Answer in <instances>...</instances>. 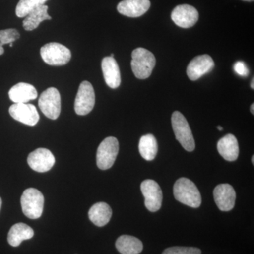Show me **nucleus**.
Instances as JSON below:
<instances>
[{"mask_svg":"<svg viewBox=\"0 0 254 254\" xmlns=\"http://www.w3.org/2000/svg\"><path fill=\"white\" fill-rule=\"evenodd\" d=\"M176 200L191 208H197L201 204V195L199 190L193 182L185 177L179 179L173 188Z\"/></svg>","mask_w":254,"mask_h":254,"instance_id":"obj_1","label":"nucleus"},{"mask_svg":"<svg viewBox=\"0 0 254 254\" xmlns=\"http://www.w3.org/2000/svg\"><path fill=\"white\" fill-rule=\"evenodd\" d=\"M131 69L138 79L149 77L156 64L154 55L145 48H138L131 54Z\"/></svg>","mask_w":254,"mask_h":254,"instance_id":"obj_2","label":"nucleus"},{"mask_svg":"<svg viewBox=\"0 0 254 254\" xmlns=\"http://www.w3.org/2000/svg\"><path fill=\"white\" fill-rule=\"evenodd\" d=\"M44 196L40 190L34 188L27 189L21 198L23 213L27 218L35 220L41 216L44 207Z\"/></svg>","mask_w":254,"mask_h":254,"instance_id":"obj_3","label":"nucleus"},{"mask_svg":"<svg viewBox=\"0 0 254 254\" xmlns=\"http://www.w3.org/2000/svg\"><path fill=\"white\" fill-rule=\"evenodd\" d=\"M172 126L177 141L189 152L195 149V141L193 133L187 119L181 113L175 111L172 115Z\"/></svg>","mask_w":254,"mask_h":254,"instance_id":"obj_4","label":"nucleus"},{"mask_svg":"<svg viewBox=\"0 0 254 254\" xmlns=\"http://www.w3.org/2000/svg\"><path fill=\"white\" fill-rule=\"evenodd\" d=\"M119 153V142L115 137L110 136L101 142L97 150V165L100 170L111 168Z\"/></svg>","mask_w":254,"mask_h":254,"instance_id":"obj_5","label":"nucleus"},{"mask_svg":"<svg viewBox=\"0 0 254 254\" xmlns=\"http://www.w3.org/2000/svg\"><path fill=\"white\" fill-rule=\"evenodd\" d=\"M42 59L51 66H63L70 61L71 53L66 46L58 43H50L42 47Z\"/></svg>","mask_w":254,"mask_h":254,"instance_id":"obj_6","label":"nucleus"},{"mask_svg":"<svg viewBox=\"0 0 254 254\" xmlns=\"http://www.w3.org/2000/svg\"><path fill=\"white\" fill-rule=\"evenodd\" d=\"M38 105L47 118L57 120L61 113V96L55 88H49L40 96Z\"/></svg>","mask_w":254,"mask_h":254,"instance_id":"obj_7","label":"nucleus"},{"mask_svg":"<svg viewBox=\"0 0 254 254\" xmlns=\"http://www.w3.org/2000/svg\"><path fill=\"white\" fill-rule=\"evenodd\" d=\"M95 103V91L91 83L86 81L82 82L75 99V112L82 116L88 115L94 108Z\"/></svg>","mask_w":254,"mask_h":254,"instance_id":"obj_8","label":"nucleus"},{"mask_svg":"<svg viewBox=\"0 0 254 254\" xmlns=\"http://www.w3.org/2000/svg\"><path fill=\"white\" fill-rule=\"evenodd\" d=\"M141 190L145 198V205L150 212L160 210L163 201V193L156 182L146 180L142 182Z\"/></svg>","mask_w":254,"mask_h":254,"instance_id":"obj_9","label":"nucleus"},{"mask_svg":"<svg viewBox=\"0 0 254 254\" xmlns=\"http://www.w3.org/2000/svg\"><path fill=\"white\" fill-rule=\"evenodd\" d=\"M9 112L11 118L28 126H35L40 120L36 107L32 104L14 103L10 107Z\"/></svg>","mask_w":254,"mask_h":254,"instance_id":"obj_10","label":"nucleus"},{"mask_svg":"<svg viewBox=\"0 0 254 254\" xmlns=\"http://www.w3.org/2000/svg\"><path fill=\"white\" fill-rule=\"evenodd\" d=\"M55 158L50 150L40 148L28 155V164L30 168L38 173H46L54 166Z\"/></svg>","mask_w":254,"mask_h":254,"instance_id":"obj_11","label":"nucleus"},{"mask_svg":"<svg viewBox=\"0 0 254 254\" xmlns=\"http://www.w3.org/2000/svg\"><path fill=\"white\" fill-rule=\"evenodd\" d=\"M198 11L189 4L179 5L173 9L171 18L179 27L189 28L194 26L198 20Z\"/></svg>","mask_w":254,"mask_h":254,"instance_id":"obj_12","label":"nucleus"},{"mask_svg":"<svg viewBox=\"0 0 254 254\" xmlns=\"http://www.w3.org/2000/svg\"><path fill=\"white\" fill-rule=\"evenodd\" d=\"M214 66L215 63L210 55H199L195 57L189 64L187 69V76L191 81H196L203 75L210 72Z\"/></svg>","mask_w":254,"mask_h":254,"instance_id":"obj_13","label":"nucleus"},{"mask_svg":"<svg viewBox=\"0 0 254 254\" xmlns=\"http://www.w3.org/2000/svg\"><path fill=\"white\" fill-rule=\"evenodd\" d=\"M213 196L217 206L222 211H230L235 207L236 192L229 184H222L215 187Z\"/></svg>","mask_w":254,"mask_h":254,"instance_id":"obj_14","label":"nucleus"},{"mask_svg":"<svg viewBox=\"0 0 254 254\" xmlns=\"http://www.w3.org/2000/svg\"><path fill=\"white\" fill-rule=\"evenodd\" d=\"M150 7V0H123L118 5L120 14L128 17H140Z\"/></svg>","mask_w":254,"mask_h":254,"instance_id":"obj_15","label":"nucleus"},{"mask_svg":"<svg viewBox=\"0 0 254 254\" xmlns=\"http://www.w3.org/2000/svg\"><path fill=\"white\" fill-rule=\"evenodd\" d=\"M102 70L105 83L110 88L115 89L121 83L120 67L115 58L106 57L102 61Z\"/></svg>","mask_w":254,"mask_h":254,"instance_id":"obj_16","label":"nucleus"},{"mask_svg":"<svg viewBox=\"0 0 254 254\" xmlns=\"http://www.w3.org/2000/svg\"><path fill=\"white\" fill-rule=\"evenodd\" d=\"M9 96L14 103H27L30 100L36 99L38 92L29 83H18L9 90Z\"/></svg>","mask_w":254,"mask_h":254,"instance_id":"obj_17","label":"nucleus"},{"mask_svg":"<svg viewBox=\"0 0 254 254\" xmlns=\"http://www.w3.org/2000/svg\"><path fill=\"white\" fill-rule=\"evenodd\" d=\"M217 148L220 155L227 161H235L239 156L240 148L236 137L227 134L218 141Z\"/></svg>","mask_w":254,"mask_h":254,"instance_id":"obj_18","label":"nucleus"},{"mask_svg":"<svg viewBox=\"0 0 254 254\" xmlns=\"http://www.w3.org/2000/svg\"><path fill=\"white\" fill-rule=\"evenodd\" d=\"M113 211L108 203L104 202L95 203L88 211V218L94 225L103 227L110 222Z\"/></svg>","mask_w":254,"mask_h":254,"instance_id":"obj_19","label":"nucleus"},{"mask_svg":"<svg viewBox=\"0 0 254 254\" xmlns=\"http://www.w3.org/2000/svg\"><path fill=\"white\" fill-rule=\"evenodd\" d=\"M34 235V231L31 227L24 223L15 224L10 229L7 240L10 245L16 247L24 240H30Z\"/></svg>","mask_w":254,"mask_h":254,"instance_id":"obj_20","label":"nucleus"},{"mask_svg":"<svg viewBox=\"0 0 254 254\" xmlns=\"http://www.w3.org/2000/svg\"><path fill=\"white\" fill-rule=\"evenodd\" d=\"M48 6L43 4L30 12L23 21L24 29L28 31H33L36 29L43 21L51 20V16L48 14Z\"/></svg>","mask_w":254,"mask_h":254,"instance_id":"obj_21","label":"nucleus"},{"mask_svg":"<svg viewBox=\"0 0 254 254\" xmlns=\"http://www.w3.org/2000/svg\"><path fill=\"white\" fill-rule=\"evenodd\" d=\"M117 250L122 254H139L143 250V243L136 237L123 235L115 243Z\"/></svg>","mask_w":254,"mask_h":254,"instance_id":"obj_22","label":"nucleus"},{"mask_svg":"<svg viewBox=\"0 0 254 254\" xmlns=\"http://www.w3.org/2000/svg\"><path fill=\"white\" fill-rule=\"evenodd\" d=\"M138 149L142 158L148 161L153 160L158 153V143L156 138L152 134L142 136L138 144Z\"/></svg>","mask_w":254,"mask_h":254,"instance_id":"obj_23","label":"nucleus"},{"mask_svg":"<svg viewBox=\"0 0 254 254\" xmlns=\"http://www.w3.org/2000/svg\"><path fill=\"white\" fill-rule=\"evenodd\" d=\"M48 0H20L16 8L18 17L23 18L38 6L45 4Z\"/></svg>","mask_w":254,"mask_h":254,"instance_id":"obj_24","label":"nucleus"},{"mask_svg":"<svg viewBox=\"0 0 254 254\" xmlns=\"http://www.w3.org/2000/svg\"><path fill=\"white\" fill-rule=\"evenodd\" d=\"M20 38V34L17 30L14 28L1 30L0 31V55L4 54V49L3 46L14 43Z\"/></svg>","mask_w":254,"mask_h":254,"instance_id":"obj_25","label":"nucleus"},{"mask_svg":"<svg viewBox=\"0 0 254 254\" xmlns=\"http://www.w3.org/2000/svg\"><path fill=\"white\" fill-rule=\"evenodd\" d=\"M201 251L194 247H174L166 249L163 254H200Z\"/></svg>","mask_w":254,"mask_h":254,"instance_id":"obj_26","label":"nucleus"},{"mask_svg":"<svg viewBox=\"0 0 254 254\" xmlns=\"http://www.w3.org/2000/svg\"><path fill=\"white\" fill-rule=\"evenodd\" d=\"M234 69L237 74L241 76H247L250 73L249 68L243 62H237L234 66Z\"/></svg>","mask_w":254,"mask_h":254,"instance_id":"obj_27","label":"nucleus"},{"mask_svg":"<svg viewBox=\"0 0 254 254\" xmlns=\"http://www.w3.org/2000/svg\"><path fill=\"white\" fill-rule=\"evenodd\" d=\"M250 110H251V113H252V115H254V103H253V104L252 105V106H251Z\"/></svg>","mask_w":254,"mask_h":254,"instance_id":"obj_28","label":"nucleus"},{"mask_svg":"<svg viewBox=\"0 0 254 254\" xmlns=\"http://www.w3.org/2000/svg\"><path fill=\"white\" fill-rule=\"evenodd\" d=\"M251 87H252V89L254 88V78H252V83H251Z\"/></svg>","mask_w":254,"mask_h":254,"instance_id":"obj_29","label":"nucleus"},{"mask_svg":"<svg viewBox=\"0 0 254 254\" xmlns=\"http://www.w3.org/2000/svg\"><path fill=\"white\" fill-rule=\"evenodd\" d=\"M217 128H218V129L219 130V131H222V130H223V128H222V127L221 126H218V127H217Z\"/></svg>","mask_w":254,"mask_h":254,"instance_id":"obj_30","label":"nucleus"},{"mask_svg":"<svg viewBox=\"0 0 254 254\" xmlns=\"http://www.w3.org/2000/svg\"><path fill=\"white\" fill-rule=\"evenodd\" d=\"M1 203H2V201H1V198H0V210H1Z\"/></svg>","mask_w":254,"mask_h":254,"instance_id":"obj_31","label":"nucleus"},{"mask_svg":"<svg viewBox=\"0 0 254 254\" xmlns=\"http://www.w3.org/2000/svg\"><path fill=\"white\" fill-rule=\"evenodd\" d=\"M252 164H253V165H254V155H253V156H252Z\"/></svg>","mask_w":254,"mask_h":254,"instance_id":"obj_32","label":"nucleus"},{"mask_svg":"<svg viewBox=\"0 0 254 254\" xmlns=\"http://www.w3.org/2000/svg\"><path fill=\"white\" fill-rule=\"evenodd\" d=\"M243 1H254V0H243Z\"/></svg>","mask_w":254,"mask_h":254,"instance_id":"obj_33","label":"nucleus"},{"mask_svg":"<svg viewBox=\"0 0 254 254\" xmlns=\"http://www.w3.org/2000/svg\"><path fill=\"white\" fill-rule=\"evenodd\" d=\"M12 46H13V43H10L9 47H11H11H12Z\"/></svg>","mask_w":254,"mask_h":254,"instance_id":"obj_34","label":"nucleus"},{"mask_svg":"<svg viewBox=\"0 0 254 254\" xmlns=\"http://www.w3.org/2000/svg\"><path fill=\"white\" fill-rule=\"evenodd\" d=\"M110 57H111V58H114V54H111Z\"/></svg>","mask_w":254,"mask_h":254,"instance_id":"obj_35","label":"nucleus"}]
</instances>
